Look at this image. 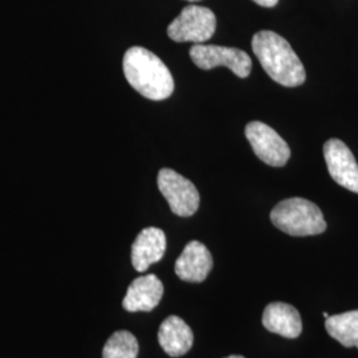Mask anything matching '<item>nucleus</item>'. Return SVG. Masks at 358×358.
Masks as SVG:
<instances>
[{
  "mask_svg": "<svg viewBox=\"0 0 358 358\" xmlns=\"http://www.w3.org/2000/svg\"><path fill=\"white\" fill-rule=\"evenodd\" d=\"M252 51L275 83L294 88L306 83L307 72L291 44L273 31H259L252 38Z\"/></svg>",
  "mask_w": 358,
  "mask_h": 358,
  "instance_id": "obj_1",
  "label": "nucleus"
},
{
  "mask_svg": "<svg viewBox=\"0 0 358 358\" xmlns=\"http://www.w3.org/2000/svg\"><path fill=\"white\" fill-rule=\"evenodd\" d=\"M244 133L260 161L273 167L287 165L291 158V149L288 143L267 124L260 121L248 122Z\"/></svg>",
  "mask_w": 358,
  "mask_h": 358,
  "instance_id": "obj_7",
  "label": "nucleus"
},
{
  "mask_svg": "<svg viewBox=\"0 0 358 358\" xmlns=\"http://www.w3.org/2000/svg\"><path fill=\"white\" fill-rule=\"evenodd\" d=\"M263 327L271 333L285 338H297L303 332L299 310L287 303H271L263 313Z\"/></svg>",
  "mask_w": 358,
  "mask_h": 358,
  "instance_id": "obj_12",
  "label": "nucleus"
},
{
  "mask_svg": "<svg viewBox=\"0 0 358 358\" xmlns=\"http://www.w3.org/2000/svg\"><path fill=\"white\" fill-rule=\"evenodd\" d=\"M325 329L341 345L358 349V309L329 316L325 320Z\"/></svg>",
  "mask_w": 358,
  "mask_h": 358,
  "instance_id": "obj_14",
  "label": "nucleus"
},
{
  "mask_svg": "<svg viewBox=\"0 0 358 358\" xmlns=\"http://www.w3.org/2000/svg\"><path fill=\"white\" fill-rule=\"evenodd\" d=\"M122 68L129 84L149 100H166L174 92V78L169 68L157 55L143 47L129 48Z\"/></svg>",
  "mask_w": 358,
  "mask_h": 358,
  "instance_id": "obj_2",
  "label": "nucleus"
},
{
  "mask_svg": "<svg viewBox=\"0 0 358 358\" xmlns=\"http://www.w3.org/2000/svg\"><path fill=\"white\" fill-rule=\"evenodd\" d=\"M187 1H192L194 3V1H201V0H187Z\"/></svg>",
  "mask_w": 358,
  "mask_h": 358,
  "instance_id": "obj_19",
  "label": "nucleus"
},
{
  "mask_svg": "<svg viewBox=\"0 0 358 358\" xmlns=\"http://www.w3.org/2000/svg\"><path fill=\"white\" fill-rule=\"evenodd\" d=\"M226 358H244L243 356H229V357Z\"/></svg>",
  "mask_w": 358,
  "mask_h": 358,
  "instance_id": "obj_18",
  "label": "nucleus"
},
{
  "mask_svg": "<svg viewBox=\"0 0 358 358\" xmlns=\"http://www.w3.org/2000/svg\"><path fill=\"white\" fill-rule=\"evenodd\" d=\"M166 252V235L157 227H148L138 234L131 245V263L138 272H145L158 263Z\"/></svg>",
  "mask_w": 358,
  "mask_h": 358,
  "instance_id": "obj_10",
  "label": "nucleus"
},
{
  "mask_svg": "<svg viewBox=\"0 0 358 358\" xmlns=\"http://www.w3.org/2000/svg\"><path fill=\"white\" fill-rule=\"evenodd\" d=\"M213 264V255L205 244L192 241L177 259L176 273L183 282H202L211 272Z\"/></svg>",
  "mask_w": 358,
  "mask_h": 358,
  "instance_id": "obj_9",
  "label": "nucleus"
},
{
  "mask_svg": "<svg viewBox=\"0 0 358 358\" xmlns=\"http://www.w3.org/2000/svg\"><path fill=\"white\" fill-rule=\"evenodd\" d=\"M192 63L203 71L217 66H227L234 75L241 78L250 76L252 60L247 52L232 47L195 44L190 50Z\"/></svg>",
  "mask_w": 358,
  "mask_h": 358,
  "instance_id": "obj_6",
  "label": "nucleus"
},
{
  "mask_svg": "<svg viewBox=\"0 0 358 358\" xmlns=\"http://www.w3.org/2000/svg\"><path fill=\"white\" fill-rule=\"evenodd\" d=\"M157 183L173 214L189 217L198 211L201 196L190 179L185 178L176 170L162 169L158 173Z\"/></svg>",
  "mask_w": 358,
  "mask_h": 358,
  "instance_id": "obj_5",
  "label": "nucleus"
},
{
  "mask_svg": "<svg viewBox=\"0 0 358 358\" xmlns=\"http://www.w3.org/2000/svg\"><path fill=\"white\" fill-rule=\"evenodd\" d=\"M158 343L170 357H180L192 349L194 333L180 317L169 316L159 327Z\"/></svg>",
  "mask_w": 358,
  "mask_h": 358,
  "instance_id": "obj_13",
  "label": "nucleus"
},
{
  "mask_svg": "<svg viewBox=\"0 0 358 358\" xmlns=\"http://www.w3.org/2000/svg\"><path fill=\"white\" fill-rule=\"evenodd\" d=\"M322 316H324V317H325V320H327V319H328L331 315H329L328 312H324V313H322Z\"/></svg>",
  "mask_w": 358,
  "mask_h": 358,
  "instance_id": "obj_17",
  "label": "nucleus"
},
{
  "mask_svg": "<svg viewBox=\"0 0 358 358\" xmlns=\"http://www.w3.org/2000/svg\"><path fill=\"white\" fill-rule=\"evenodd\" d=\"M271 222L279 230L292 236L320 235L327 222L319 206L304 198H288L271 211Z\"/></svg>",
  "mask_w": 358,
  "mask_h": 358,
  "instance_id": "obj_3",
  "label": "nucleus"
},
{
  "mask_svg": "<svg viewBox=\"0 0 358 358\" xmlns=\"http://www.w3.org/2000/svg\"><path fill=\"white\" fill-rule=\"evenodd\" d=\"M252 1H255L256 4H259L262 7H267V8L275 7L279 3V0H252Z\"/></svg>",
  "mask_w": 358,
  "mask_h": 358,
  "instance_id": "obj_16",
  "label": "nucleus"
},
{
  "mask_svg": "<svg viewBox=\"0 0 358 358\" xmlns=\"http://www.w3.org/2000/svg\"><path fill=\"white\" fill-rule=\"evenodd\" d=\"M138 341L128 331L113 333L103 346V358H137Z\"/></svg>",
  "mask_w": 358,
  "mask_h": 358,
  "instance_id": "obj_15",
  "label": "nucleus"
},
{
  "mask_svg": "<svg viewBox=\"0 0 358 358\" xmlns=\"http://www.w3.org/2000/svg\"><path fill=\"white\" fill-rule=\"evenodd\" d=\"M164 296V284L155 275H145L129 285L122 307L128 312H150Z\"/></svg>",
  "mask_w": 358,
  "mask_h": 358,
  "instance_id": "obj_11",
  "label": "nucleus"
},
{
  "mask_svg": "<svg viewBox=\"0 0 358 358\" xmlns=\"http://www.w3.org/2000/svg\"><path fill=\"white\" fill-rule=\"evenodd\" d=\"M324 158L333 180L358 194V164L346 143L331 138L324 143Z\"/></svg>",
  "mask_w": 358,
  "mask_h": 358,
  "instance_id": "obj_8",
  "label": "nucleus"
},
{
  "mask_svg": "<svg viewBox=\"0 0 358 358\" xmlns=\"http://www.w3.org/2000/svg\"><path fill=\"white\" fill-rule=\"evenodd\" d=\"M217 29L215 13L210 8L190 4L167 27L169 38L177 43L203 44L213 38Z\"/></svg>",
  "mask_w": 358,
  "mask_h": 358,
  "instance_id": "obj_4",
  "label": "nucleus"
}]
</instances>
